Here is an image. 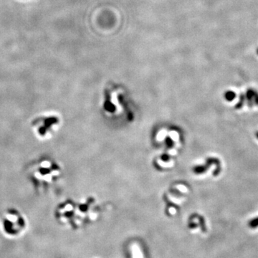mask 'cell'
Listing matches in <instances>:
<instances>
[{
  "label": "cell",
  "instance_id": "obj_2",
  "mask_svg": "<svg viewBox=\"0 0 258 258\" xmlns=\"http://www.w3.org/2000/svg\"><path fill=\"white\" fill-rule=\"evenodd\" d=\"M61 118L56 113L42 114L31 121V129L37 139L41 141L50 139L61 126Z\"/></svg>",
  "mask_w": 258,
  "mask_h": 258
},
{
  "label": "cell",
  "instance_id": "obj_4",
  "mask_svg": "<svg viewBox=\"0 0 258 258\" xmlns=\"http://www.w3.org/2000/svg\"><path fill=\"white\" fill-rule=\"evenodd\" d=\"M155 140L158 144H162L165 153L177 156L182 146L180 133L175 129L161 128L156 132Z\"/></svg>",
  "mask_w": 258,
  "mask_h": 258
},
{
  "label": "cell",
  "instance_id": "obj_1",
  "mask_svg": "<svg viewBox=\"0 0 258 258\" xmlns=\"http://www.w3.org/2000/svg\"><path fill=\"white\" fill-rule=\"evenodd\" d=\"M26 173L35 189L40 193H45L59 182L62 170L55 160L44 156L29 163Z\"/></svg>",
  "mask_w": 258,
  "mask_h": 258
},
{
  "label": "cell",
  "instance_id": "obj_3",
  "mask_svg": "<svg viewBox=\"0 0 258 258\" xmlns=\"http://www.w3.org/2000/svg\"><path fill=\"white\" fill-rule=\"evenodd\" d=\"M0 225L4 235L17 238L27 229V220L23 214L15 208H9L1 214Z\"/></svg>",
  "mask_w": 258,
  "mask_h": 258
},
{
  "label": "cell",
  "instance_id": "obj_5",
  "mask_svg": "<svg viewBox=\"0 0 258 258\" xmlns=\"http://www.w3.org/2000/svg\"><path fill=\"white\" fill-rule=\"evenodd\" d=\"M188 189L185 185L182 184H176L171 187V189L166 194V201L168 204L172 205H180L183 204L184 201L187 198Z\"/></svg>",
  "mask_w": 258,
  "mask_h": 258
}]
</instances>
